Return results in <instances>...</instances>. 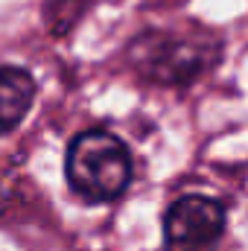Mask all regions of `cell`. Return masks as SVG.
I'll use <instances>...</instances> for the list:
<instances>
[{"label": "cell", "mask_w": 248, "mask_h": 251, "mask_svg": "<svg viewBox=\"0 0 248 251\" xmlns=\"http://www.w3.org/2000/svg\"><path fill=\"white\" fill-rule=\"evenodd\" d=\"M222 56V41L207 29H149L128 44V64L149 82L181 88L207 73Z\"/></svg>", "instance_id": "cell-1"}, {"label": "cell", "mask_w": 248, "mask_h": 251, "mask_svg": "<svg viewBox=\"0 0 248 251\" xmlns=\"http://www.w3.org/2000/svg\"><path fill=\"white\" fill-rule=\"evenodd\" d=\"M67 184L88 201H114L131 181V152L105 128H88L67 146Z\"/></svg>", "instance_id": "cell-2"}, {"label": "cell", "mask_w": 248, "mask_h": 251, "mask_svg": "<svg viewBox=\"0 0 248 251\" xmlns=\"http://www.w3.org/2000/svg\"><path fill=\"white\" fill-rule=\"evenodd\" d=\"M225 231V207L210 196H181L164 216L167 251H210Z\"/></svg>", "instance_id": "cell-3"}, {"label": "cell", "mask_w": 248, "mask_h": 251, "mask_svg": "<svg viewBox=\"0 0 248 251\" xmlns=\"http://www.w3.org/2000/svg\"><path fill=\"white\" fill-rule=\"evenodd\" d=\"M32 100H35V79L24 67L0 64V134L21 126Z\"/></svg>", "instance_id": "cell-4"}, {"label": "cell", "mask_w": 248, "mask_h": 251, "mask_svg": "<svg viewBox=\"0 0 248 251\" xmlns=\"http://www.w3.org/2000/svg\"><path fill=\"white\" fill-rule=\"evenodd\" d=\"M88 3H91V0H50V3L44 6V18H47L50 32L64 35V32L82 18V12L88 9Z\"/></svg>", "instance_id": "cell-5"}]
</instances>
